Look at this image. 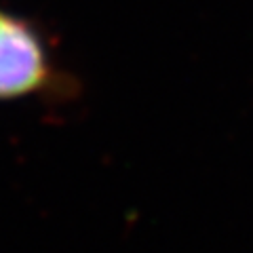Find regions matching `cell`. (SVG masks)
I'll use <instances>...</instances> for the list:
<instances>
[{
    "label": "cell",
    "mask_w": 253,
    "mask_h": 253,
    "mask_svg": "<svg viewBox=\"0 0 253 253\" xmlns=\"http://www.w3.org/2000/svg\"><path fill=\"white\" fill-rule=\"evenodd\" d=\"M70 81L34 21L0 9V101L66 93Z\"/></svg>",
    "instance_id": "cell-1"
}]
</instances>
